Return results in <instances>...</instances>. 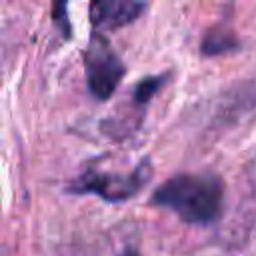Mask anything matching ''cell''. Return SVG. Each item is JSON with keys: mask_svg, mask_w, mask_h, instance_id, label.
I'll return each instance as SVG.
<instances>
[{"mask_svg": "<svg viewBox=\"0 0 256 256\" xmlns=\"http://www.w3.org/2000/svg\"><path fill=\"white\" fill-rule=\"evenodd\" d=\"M150 204L174 212L186 224L206 226L222 214L224 182L214 172L174 174L152 192Z\"/></svg>", "mask_w": 256, "mask_h": 256, "instance_id": "obj_1", "label": "cell"}, {"mask_svg": "<svg viewBox=\"0 0 256 256\" xmlns=\"http://www.w3.org/2000/svg\"><path fill=\"white\" fill-rule=\"evenodd\" d=\"M152 178L150 158H142L130 172H102L86 168L74 180L68 182L66 192L74 196H98L104 202L118 204L140 194V190Z\"/></svg>", "mask_w": 256, "mask_h": 256, "instance_id": "obj_2", "label": "cell"}, {"mask_svg": "<svg viewBox=\"0 0 256 256\" xmlns=\"http://www.w3.org/2000/svg\"><path fill=\"white\" fill-rule=\"evenodd\" d=\"M82 64L88 90L100 102L108 100L116 92L126 74V64L122 62V58L110 46L106 36L96 32H92L90 42L82 54Z\"/></svg>", "mask_w": 256, "mask_h": 256, "instance_id": "obj_3", "label": "cell"}, {"mask_svg": "<svg viewBox=\"0 0 256 256\" xmlns=\"http://www.w3.org/2000/svg\"><path fill=\"white\" fill-rule=\"evenodd\" d=\"M146 4V0H90L88 16L92 32L106 36L136 22L144 14Z\"/></svg>", "mask_w": 256, "mask_h": 256, "instance_id": "obj_4", "label": "cell"}, {"mask_svg": "<svg viewBox=\"0 0 256 256\" xmlns=\"http://www.w3.org/2000/svg\"><path fill=\"white\" fill-rule=\"evenodd\" d=\"M240 48V40L230 24L218 22L216 26L208 28L200 42V54L202 56H222L236 52Z\"/></svg>", "mask_w": 256, "mask_h": 256, "instance_id": "obj_5", "label": "cell"}, {"mask_svg": "<svg viewBox=\"0 0 256 256\" xmlns=\"http://www.w3.org/2000/svg\"><path fill=\"white\" fill-rule=\"evenodd\" d=\"M170 78H172L170 72H162V74L146 76L140 82H136L134 88H132V94H130V106H134V108H146L148 102L170 82Z\"/></svg>", "mask_w": 256, "mask_h": 256, "instance_id": "obj_6", "label": "cell"}, {"mask_svg": "<svg viewBox=\"0 0 256 256\" xmlns=\"http://www.w3.org/2000/svg\"><path fill=\"white\" fill-rule=\"evenodd\" d=\"M50 16L64 40H70L72 36V24H70V14H68V0H50Z\"/></svg>", "mask_w": 256, "mask_h": 256, "instance_id": "obj_7", "label": "cell"}, {"mask_svg": "<svg viewBox=\"0 0 256 256\" xmlns=\"http://www.w3.org/2000/svg\"><path fill=\"white\" fill-rule=\"evenodd\" d=\"M120 256H140V254H138V252H136L134 248H124Z\"/></svg>", "mask_w": 256, "mask_h": 256, "instance_id": "obj_8", "label": "cell"}]
</instances>
